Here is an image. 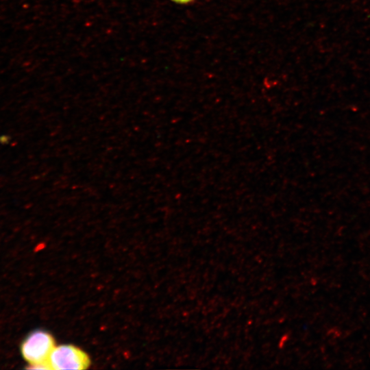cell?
Masks as SVG:
<instances>
[{
  "mask_svg": "<svg viewBox=\"0 0 370 370\" xmlns=\"http://www.w3.org/2000/svg\"><path fill=\"white\" fill-rule=\"evenodd\" d=\"M55 346V340L49 332L36 330L23 341L21 353L30 368L51 369L47 361Z\"/></svg>",
  "mask_w": 370,
  "mask_h": 370,
  "instance_id": "6da1fadb",
  "label": "cell"
},
{
  "mask_svg": "<svg viewBox=\"0 0 370 370\" xmlns=\"http://www.w3.org/2000/svg\"><path fill=\"white\" fill-rule=\"evenodd\" d=\"M171 1H173V2L177 3L184 4V3H190V2L193 1V0H171Z\"/></svg>",
  "mask_w": 370,
  "mask_h": 370,
  "instance_id": "3957f363",
  "label": "cell"
},
{
  "mask_svg": "<svg viewBox=\"0 0 370 370\" xmlns=\"http://www.w3.org/2000/svg\"><path fill=\"white\" fill-rule=\"evenodd\" d=\"M47 362L50 369L55 370H82L90 365L88 354L73 345L55 346Z\"/></svg>",
  "mask_w": 370,
  "mask_h": 370,
  "instance_id": "7a4b0ae2",
  "label": "cell"
}]
</instances>
